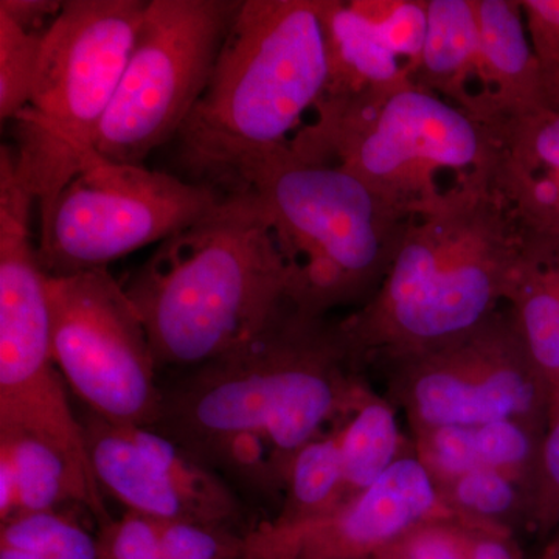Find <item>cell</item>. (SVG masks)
<instances>
[{
	"instance_id": "1",
	"label": "cell",
	"mask_w": 559,
	"mask_h": 559,
	"mask_svg": "<svg viewBox=\"0 0 559 559\" xmlns=\"http://www.w3.org/2000/svg\"><path fill=\"white\" fill-rule=\"evenodd\" d=\"M341 320L286 304L253 340L164 392L156 428L231 487L282 502L301 448L371 392Z\"/></svg>"
},
{
	"instance_id": "2",
	"label": "cell",
	"mask_w": 559,
	"mask_h": 559,
	"mask_svg": "<svg viewBox=\"0 0 559 559\" xmlns=\"http://www.w3.org/2000/svg\"><path fill=\"white\" fill-rule=\"evenodd\" d=\"M491 180H466L412 216L380 289L341 320L367 367L463 340L507 304L528 238Z\"/></svg>"
},
{
	"instance_id": "3",
	"label": "cell",
	"mask_w": 559,
	"mask_h": 559,
	"mask_svg": "<svg viewBox=\"0 0 559 559\" xmlns=\"http://www.w3.org/2000/svg\"><path fill=\"white\" fill-rule=\"evenodd\" d=\"M329 75L320 0H242L171 142L183 179L223 197L249 191L261 165L296 138Z\"/></svg>"
},
{
	"instance_id": "4",
	"label": "cell",
	"mask_w": 559,
	"mask_h": 559,
	"mask_svg": "<svg viewBox=\"0 0 559 559\" xmlns=\"http://www.w3.org/2000/svg\"><path fill=\"white\" fill-rule=\"evenodd\" d=\"M123 288L157 366L194 369L264 330L288 304V271L250 190L159 242Z\"/></svg>"
},
{
	"instance_id": "5",
	"label": "cell",
	"mask_w": 559,
	"mask_h": 559,
	"mask_svg": "<svg viewBox=\"0 0 559 559\" xmlns=\"http://www.w3.org/2000/svg\"><path fill=\"white\" fill-rule=\"evenodd\" d=\"M288 271V301L310 316L366 305L392 266L412 216L362 179L290 146L250 180Z\"/></svg>"
},
{
	"instance_id": "6",
	"label": "cell",
	"mask_w": 559,
	"mask_h": 559,
	"mask_svg": "<svg viewBox=\"0 0 559 559\" xmlns=\"http://www.w3.org/2000/svg\"><path fill=\"white\" fill-rule=\"evenodd\" d=\"M314 112L290 148L340 165L409 216L450 191L440 186L443 173L463 183L492 175L498 162L491 124L414 81L358 97H322Z\"/></svg>"
},
{
	"instance_id": "7",
	"label": "cell",
	"mask_w": 559,
	"mask_h": 559,
	"mask_svg": "<svg viewBox=\"0 0 559 559\" xmlns=\"http://www.w3.org/2000/svg\"><path fill=\"white\" fill-rule=\"evenodd\" d=\"M143 0H68L44 39L31 100L14 119L17 171L49 215L66 186L95 157L116 97Z\"/></svg>"
},
{
	"instance_id": "8",
	"label": "cell",
	"mask_w": 559,
	"mask_h": 559,
	"mask_svg": "<svg viewBox=\"0 0 559 559\" xmlns=\"http://www.w3.org/2000/svg\"><path fill=\"white\" fill-rule=\"evenodd\" d=\"M35 202L20 180L0 183V432L28 433L60 452L103 527L114 518L51 353L47 274L32 235Z\"/></svg>"
},
{
	"instance_id": "9",
	"label": "cell",
	"mask_w": 559,
	"mask_h": 559,
	"mask_svg": "<svg viewBox=\"0 0 559 559\" xmlns=\"http://www.w3.org/2000/svg\"><path fill=\"white\" fill-rule=\"evenodd\" d=\"M242 0H150L95 151L142 165L200 100Z\"/></svg>"
},
{
	"instance_id": "10",
	"label": "cell",
	"mask_w": 559,
	"mask_h": 559,
	"mask_svg": "<svg viewBox=\"0 0 559 559\" xmlns=\"http://www.w3.org/2000/svg\"><path fill=\"white\" fill-rule=\"evenodd\" d=\"M223 198L173 173L97 156L40 221V266L50 277L106 270L110 261L204 218Z\"/></svg>"
},
{
	"instance_id": "11",
	"label": "cell",
	"mask_w": 559,
	"mask_h": 559,
	"mask_svg": "<svg viewBox=\"0 0 559 559\" xmlns=\"http://www.w3.org/2000/svg\"><path fill=\"white\" fill-rule=\"evenodd\" d=\"M51 353L86 411L112 425H157L164 390L138 310L108 270L46 280Z\"/></svg>"
},
{
	"instance_id": "12",
	"label": "cell",
	"mask_w": 559,
	"mask_h": 559,
	"mask_svg": "<svg viewBox=\"0 0 559 559\" xmlns=\"http://www.w3.org/2000/svg\"><path fill=\"white\" fill-rule=\"evenodd\" d=\"M388 399L411 436L516 419L547 429L550 399L509 308L444 347L382 364Z\"/></svg>"
},
{
	"instance_id": "13",
	"label": "cell",
	"mask_w": 559,
	"mask_h": 559,
	"mask_svg": "<svg viewBox=\"0 0 559 559\" xmlns=\"http://www.w3.org/2000/svg\"><path fill=\"white\" fill-rule=\"evenodd\" d=\"M103 492L128 511L164 522L242 528L245 506L229 481L151 426L80 418ZM246 533V532H245Z\"/></svg>"
},
{
	"instance_id": "14",
	"label": "cell",
	"mask_w": 559,
	"mask_h": 559,
	"mask_svg": "<svg viewBox=\"0 0 559 559\" xmlns=\"http://www.w3.org/2000/svg\"><path fill=\"white\" fill-rule=\"evenodd\" d=\"M437 521H460L441 499L414 443L388 473L308 520H267L250 525L240 559H371L412 530Z\"/></svg>"
},
{
	"instance_id": "15",
	"label": "cell",
	"mask_w": 559,
	"mask_h": 559,
	"mask_svg": "<svg viewBox=\"0 0 559 559\" xmlns=\"http://www.w3.org/2000/svg\"><path fill=\"white\" fill-rule=\"evenodd\" d=\"M480 36L487 123L549 108L521 2L473 0Z\"/></svg>"
},
{
	"instance_id": "16",
	"label": "cell",
	"mask_w": 559,
	"mask_h": 559,
	"mask_svg": "<svg viewBox=\"0 0 559 559\" xmlns=\"http://www.w3.org/2000/svg\"><path fill=\"white\" fill-rule=\"evenodd\" d=\"M412 80L484 120V102L474 87L479 84L485 98L473 0H428V33Z\"/></svg>"
},
{
	"instance_id": "17",
	"label": "cell",
	"mask_w": 559,
	"mask_h": 559,
	"mask_svg": "<svg viewBox=\"0 0 559 559\" xmlns=\"http://www.w3.org/2000/svg\"><path fill=\"white\" fill-rule=\"evenodd\" d=\"M320 21L330 69L322 97H358L414 81L407 66L382 44L352 0H320Z\"/></svg>"
},
{
	"instance_id": "18",
	"label": "cell",
	"mask_w": 559,
	"mask_h": 559,
	"mask_svg": "<svg viewBox=\"0 0 559 559\" xmlns=\"http://www.w3.org/2000/svg\"><path fill=\"white\" fill-rule=\"evenodd\" d=\"M506 305L549 392L551 414L559 407V286L530 240Z\"/></svg>"
},
{
	"instance_id": "19",
	"label": "cell",
	"mask_w": 559,
	"mask_h": 559,
	"mask_svg": "<svg viewBox=\"0 0 559 559\" xmlns=\"http://www.w3.org/2000/svg\"><path fill=\"white\" fill-rule=\"evenodd\" d=\"M388 396L371 390L340 428L342 468L347 499L371 487L412 448L400 429Z\"/></svg>"
},
{
	"instance_id": "20",
	"label": "cell",
	"mask_w": 559,
	"mask_h": 559,
	"mask_svg": "<svg viewBox=\"0 0 559 559\" xmlns=\"http://www.w3.org/2000/svg\"><path fill=\"white\" fill-rule=\"evenodd\" d=\"M0 452L10 459L16 485V516L84 506V496L60 452L24 432H0ZM13 518V520H14Z\"/></svg>"
},
{
	"instance_id": "21",
	"label": "cell",
	"mask_w": 559,
	"mask_h": 559,
	"mask_svg": "<svg viewBox=\"0 0 559 559\" xmlns=\"http://www.w3.org/2000/svg\"><path fill=\"white\" fill-rule=\"evenodd\" d=\"M340 428L305 444L290 465L278 511L272 520L293 522L319 516L347 500Z\"/></svg>"
},
{
	"instance_id": "22",
	"label": "cell",
	"mask_w": 559,
	"mask_h": 559,
	"mask_svg": "<svg viewBox=\"0 0 559 559\" xmlns=\"http://www.w3.org/2000/svg\"><path fill=\"white\" fill-rule=\"evenodd\" d=\"M441 499L466 524L507 528L527 525V488L491 468H474L439 487Z\"/></svg>"
},
{
	"instance_id": "23",
	"label": "cell",
	"mask_w": 559,
	"mask_h": 559,
	"mask_svg": "<svg viewBox=\"0 0 559 559\" xmlns=\"http://www.w3.org/2000/svg\"><path fill=\"white\" fill-rule=\"evenodd\" d=\"M491 182L527 237L559 246V171L522 167L499 151Z\"/></svg>"
},
{
	"instance_id": "24",
	"label": "cell",
	"mask_w": 559,
	"mask_h": 559,
	"mask_svg": "<svg viewBox=\"0 0 559 559\" xmlns=\"http://www.w3.org/2000/svg\"><path fill=\"white\" fill-rule=\"evenodd\" d=\"M0 546L50 559L100 558L97 533L61 509L22 514L0 524Z\"/></svg>"
},
{
	"instance_id": "25",
	"label": "cell",
	"mask_w": 559,
	"mask_h": 559,
	"mask_svg": "<svg viewBox=\"0 0 559 559\" xmlns=\"http://www.w3.org/2000/svg\"><path fill=\"white\" fill-rule=\"evenodd\" d=\"M49 31H33L0 14V119L14 120L31 100Z\"/></svg>"
},
{
	"instance_id": "26",
	"label": "cell",
	"mask_w": 559,
	"mask_h": 559,
	"mask_svg": "<svg viewBox=\"0 0 559 559\" xmlns=\"http://www.w3.org/2000/svg\"><path fill=\"white\" fill-rule=\"evenodd\" d=\"M352 3L412 75L428 33V0H352Z\"/></svg>"
},
{
	"instance_id": "27",
	"label": "cell",
	"mask_w": 559,
	"mask_h": 559,
	"mask_svg": "<svg viewBox=\"0 0 559 559\" xmlns=\"http://www.w3.org/2000/svg\"><path fill=\"white\" fill-rule=\"evenodd\" d=\"M489 124L503 156L522 167L559 171V110L539 109Z\"/></svg>"
},
{
	"instance_id": "28",
	"label": "cell",
	"mask_w": 559,
	"mask_h": 559,
	"mask_svg": "<svg viewBox=\"0 0 559 559\" xmlns=\"http://www.w3.org/2000/svg\"><path fill=\"white\" fill-rule=\"evenodd\" d=\"M245 532L223 525L162 524L160 559H240Z\"/></svg>"
},
{
	"instance_id": "29",
	"label": "cell",
	"mask_w": 559,
	"mask_h": 559,
	"mask_svg": "<svg viewBox=\"0 0 559 559\" xmlns=\"http://www.w3.org/2000/svg\"><path fill=\"white\" fill-rule=\"evenodd\" d=\"M527 527L549 535L559 527V407L551 412L528 495Z\"/></svg>"
},
{
	"instance_id": "30",
	"label": "cell",
	"mask_w": 559,
	"mask_h": 559,
	"mask_svg": "<svg viewBox=\"0 0 559 559\" xmlns=\"http://www.w3.org/2000/svg\"><path fill=\"white\" fill-rule=\"evenodd\" d=\"M521 7L547 105L559 110V0H522Z\"/></svg>"
},
{
	"instance_id": "31",
	"label": "cell",
	"mask_w": 559,
	"mask_h": 559,
	"mask_svg": "<svg viewBox=\"0 0 559 559\" xmlns=\"http://www.w3.org/2000/svg\"><path fill=\"white\" fill-rule=\"evenodd\" d=\"M162 524L134 511L98 527V559H160Z\"/></svg>"
},
{
	"instance_id": "32",
	"label": "cell",
	"mask_w": 559,
	"mask_h": 559,
	"mask_svg": "<svg viewBox=\"0 0 559 559\" xmlns=\"http://www.w3.org/2000/svg\"><path fill=\"white\" fill-rule=\"evenodd\" d=\"M460 521H437L412 530L393 544L407 559H466L460 538Z\"/></svg>"
},
{
	"instance_id": "33",
	"label": "cell",
	"mask_w": 559,
	"mask_h": 559,
	"mask_svg": "<svg viewBox=\"0 0 559 559\" xmlns=\"http://www.w3.org/2000/svg\"><path fill=\"white\" fill-rule=\"evenodd\" d=\"M460 538L466 559H527L511 530L462 524Z\"/></svg>"
},
{
	"instance_id": "34",
	"label": "cell",
	"mask_w": 559,
	"mask_h": 559,
	"mask_svg": "<svg viewBox=\"0 0 559 559\" xmlns=\"http://www.w3.org/2000/svg\"><path fill=\"white\" fill-rule=\"evenodd\" d=\"M64 2L55 0H0V14L33 31H50Z\"/></svg>"
},
{
	"instance_id": "35",
	"label": "cell",
	"mask_w": 559,
	"mask_h": 559,
	"mask_svg": "<svg viewBox=\"0 0 559 559\" xmlns=\"http://www.w3.org/2000/svg\"><path fill=\"white\" fill-rule=\"evenodd\" d=\"M533 248L538 252L539 259L550 271L551 277L559 286V246L549 245V242L532 240Z\"/></svg>"
},
{
	"instance_id": "36",
	"label": "cell",
	"mask_w": 559,
	"mask_h": 559,
	"mask_svg": "<svg viewBox=\"0 0 559 559\" xmlns=\"http://www.w3.org/2000/svg\"><path fill=\"white\" fill-rule=\"evenodd\" d=\"M0 559H50L35 551L13 549V547L0 546Z\"/></svg>"
},
{
	"instance_id": "37",
	"label": "cell",
	"mask_w": 559,
	"mask_h": 559,
	"mask_svg": "<svg viewBox=\"0 0 559 559\" xmlns=\"http://www.w3.org/2000/svg\"><path fill=\"white\" fill-rule=\"evenodd\" d=\"M536 559H559V527L557 528V535L551 539L549 546Z\"/></svg>"
},
{
	"instance_id": "38",
	"label": "cell",
	"mask_w": 559,
	"mask_h": 559,
	"mask_svg": "<svg viewBox=\"0 0 559 559\" xmlns=\"http://www.w3.org/2000/svg\"><path fill=\"white\" fill-rule=\"evenodd\" d=\"M371 559H407L404 557L401 551L396 550L395 547H390V549L382 551V554L377 555V557Z\"/></svg>"
}]
</instances>
